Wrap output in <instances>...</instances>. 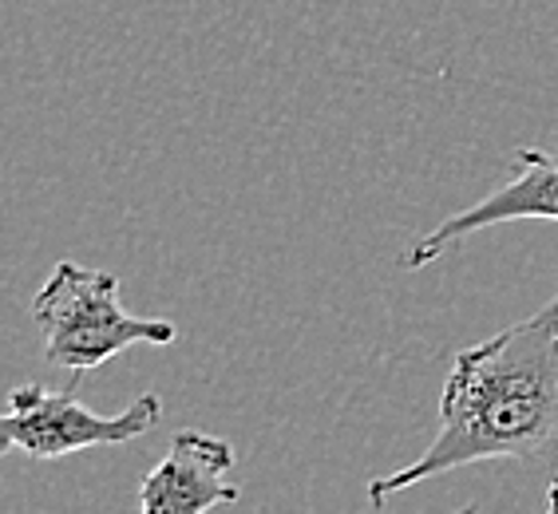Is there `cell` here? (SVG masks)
Segmentation results:
<instances>
[{
  "instance_id": "obj_1",
  "label": "cell",
  "mask_w": 558,
  "mask_h": 514,
  "mask_svg": "<svg viewBox=\"0 0 558 514\" xmlns=\"http://www.w3.org/2000/svg\"><path fill=\"white\" fill-rule=\"evenodd\" d=\"M558 440V293L538 313L456 353L440 392V431L432 448L392 475L368 482L385 506L436 475L484 460H538Z\"/></svg>"
},
{
  "instance_id": "obj_2",
  "label": "cell",
  "mask_w": 558,
  "mask_h": 514,
  "mask_svg": "<svg viewBox=\"0 0 558 514\" xmlns=\"http://www.w3.org/2000/svg\"><path fill=\"white\" fill-rule=\"evenodd\" d=\"M44 332V360L84 376L128 353L131 344H174L179 329L162 317H131L119 305V278L108 269L60 261L33 301Z\"/></svg>"
},
{
  "instance_id": "obj_3",
  "label": "cell",
  "mask_w": 558,
  "mask_h": 514,
  "mask_svg": "<svg viewBox=\"0 0 558 514\" xmlns=\"http://www.w3.org/2000/svg\"><path fill=\"white\" fill-rule=\"evenodd\" d=\"M159 416L155 392H143L119 416H96L75 400V388L21 384L9 392V412L0 416V455L24 451L33 460H64L87 448H116L147 436Z\"/></svg>"
},
{
  "instance_id": "obj_4",
  "label": "cell",
  "mask_w": 558,
  "mask_h": 514,
  "mask_svg": "<svg viewBox=\"0 0 558 514\" xmlns=\"http://www.w3.org/2000/svg\"><path fill=\"white\" fill-rule=\"evenodd\" d=\"M499 222H558V159L535 147L515 150V179H507L499 191H492L480 203L463 206L432 234H424L416 246L404 254V269L432 266L444 249H451L463 237L492 230Z\"/></svg>"
},
{
  "instance_id": "obj_5",
  "label": "cell",
  "mask_w": 558,
  "mask_h": 514,
  "mask_svg": "<svg viewBox=\"0 0 558 514\" xmlns=\"http://www.w3.org/2000/svg\"><path fill=\"white\" fill-rule=\"evenodd\" d=\"M234 448L218 436L179 431L159 467L140 482V514H206L222 503H238L230 482Z\"/></svg>"
},
{
  "instance_id": "obj_6",
  "label": "cell",
  "mask_w": 558,
  "mask_h": 514,
  "mask_svg": "<svg viewBox=\"0 0 558 514\" xmlns=\"http://www.w3.org/2000/svg\"><path fill=\"white\" fill-rule=\"evenodd\" d=\"M543 514H558V479L550 482V491H547V511Z\"/></svg>"
},
{
  "instance_id": "obj_7",
  "label": "cell",
  "mask_w": 558,
  "mask_h": 514,
  "mask_svg": "<svg viewBox=\"0 0 558 514\" xmlns=\"http://www.w3.org/2000/svg\"><path fill=\"white\" fill-rule=\"evenodd\" d=\"M460 514H480V511H475V506H463V511Z\"/></svg>"
}]
</instances>
